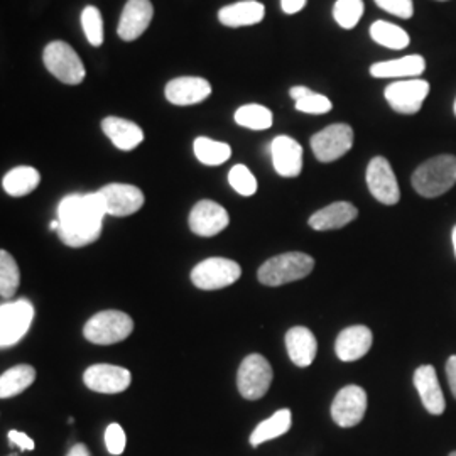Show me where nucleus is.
Here are the masks:
<instances>
[{
	"label": "nucleus",
	"instance_id": "1",
	"mask_svg": "<svg viewBox=\"0 0 456 456\" xmlns=\"http://www.w3.org/2000/svg\"><path fill=\"white\" fill-rule=\"evenodd\" d=\"M105 205L98 191L88 195H68L58 207V235L68 247L94 244L102 235Z\"/></svg>",
	"mask_w": 456,
	"mask_h": 456
},
{
	"label": "nucleus",
	"instance_id": "2",
	"mask_svg": "<svg viewBox=\"0 0 456 456\" xmlns=\"http://www.w3.org/2000/svg\"><path fill=\"white\" fill-rule=\"evenodd\" d=\"M411 183L424 198L444 195L456 184L455 156L443 154L428 159L414 171Z\"/></svg>",
	"mask_w": 456,
	"mask_h": 456
},
{
	"label": "nucleus",
	"instance_id": "3",
	"mask_svg": "<svg viewBox=\"0 0 456 456\" xmlns=\"http://www.w3.org/2000/svg\"><path fill=\"white\" fill-rule=\"evenodd\" d=\"M313 267H314V259L308 254L288 252L264 262L257 273V277L264 286L277 288V286L310 276Z\"/></svg>",
	"mask_w": 456,
	"mask_h": 456
},
{
	"label": "nucleus",
	"instance_id": "4",
	"mask_svg": "<svg viewBox=\"0 0 456 456\" xmlns=\"http://www.w3.org/2000/svg\"><path fill=\"white\" fill-rule=\"evenodd\" d=\"M134 330L131 316L124 311H100L83 328V335L95 345H114L124 342Z\"/></svg>",
	"mask_w": 456,
	"mask_h": 456
},
{
	"label": "nucleus",
	"instance_id": "5",
	"mask_svg": "<svg viewBox=\"0 0 456 456\" xmlns=\"http://www.w3.org/2000/svg\"><path fill=\"white\" fill-rule=\"evenodd\" d=\"M43 61L49 73L66 85H80L86 69L77 51L63 41H53L45 48Z\"/></svg>",
	"mask_w": 456,
	"mask_h": 456
},
{
	"label": "nucleus",
	"instance_id": "6",
	"mask_svg": "<svg viewBox=\"0 0 456 456\" xmlns=\"http://www.w3.org/2000/svg\"><path fill=\"white\" fill-rule=\"evenodd\" d=\"M242 276V267L224 257H210L200 262L191 273V281L198 289L216 291L232 286Z\"/></svg>",
	"mask_w": 456,
	"mask_h": 456
},
{
	"label": "nucleus",
	"instance_id": "7",
	"mask_svg": "<svg viewBox=\"0 0 456 456\" xmlns=\"http://www.w3.org/2000/svg\"><path fill=\"white\" fill-rule=\"evenodd\" d=\"M34 320V306L28 299L4 303L0 306V346L7 348L20 342Z\"/></svg>",
	"mask_w": 456,
	"mask_h": 456
},
{
	"label": "nucleus",
	"instance_id": "8",
	"mask_svg": "<svg viewBox=\"0 0 456 456\" xmlns=\"http://www.w3.org/2000/svg\"><path fill=\"white\" fill-rule=\"evenodd\" d=\"M273 384V367L259 354L245 357L237 374V386L242 397L257 401L264 397Z\"/></svg>",
	"mask_w": 456,
	"mask_h": 456
},
{
	"label": "nucleus",
	"instance_id": "9",
	"mask_svg": "<svg viewBox=\"0 0 456 456\" xmlns=\"http://www.w3.org/2000/svg\"><path fill=\"white\" fill-rule=\"evenodd\" d=\"M354 146V129L346 124H333L311 137V149L320 163H333Z\"/></svg>",
	"mask_w": 456,
	"mask_h": 456
},
{
	"label": "nucleus",
	"instance_id": "10",
	"mask_svg": "<svg viewBox=\"0 0 456 456\" xmlns=\"http://www.w3.org/2000/svg\"><path fill=\"white\" fill-rule=\"evenodd\" d=\"M429 90H431V85L426 80L411 78V80H401V82L387 85V88L384 90V97L394 112L414 115L421 110L424 100L429 95Z\"/></svg>",
	"mask_w": 456,
	"mask_h": 456
},
{
	"label": "nucleus",
	"instance_id": "11",
	"mask_svg": "<svg viewBox=\"0 0 456 456\" xmlns=\"http://www.w3.org/2000/svg\"><path fill=\"white\" fill-rule=\"evenodd\" d=\"M367 186L377 201L382 205H395L401 200V190L392 171V166L386 158H374L367 166Z\"/></svg>",
	"mask_w": 456,
	"mask_h": 456
},
{
	"label": "nucleus",
	"instance_id": "12",
	"mask_svg": "<svg viewBox=\"0 0 456 456\" xmlns=\"http://www.w3.org/2000/svg\"><path fill=\"white\" fill-rule=\"evenodd\" d=\"M103 200L105 212L112 216H129L144 207V193L134 184L112 183L98 190Z\"/></svg>",
	"mask_w": 456,
	"mask_h": 456
},
{
	"label": "nucleus",
	"instance_id": "13",
	"mask_svg": "<svg viewBox=\"0 0 456 456\" xmlns=\"http://www.w3.org/2000/svg\"><path fill=\"white\" fill-rule=\"evenodd\" d=\"M83 382L90 391L100 394H118L127 391L132 382V374L118 365L97 363L85 370Z\"/></svg>",
	"mask_w": 456,
	"mask_h": 456
},
{
	"label": "nucleus",
	"instance_id": "14",
	"mask_svg": "<svg viewBox=\"0 0 456 456\" xmlns=\"http://www.w3.org/2000/svg\"><path fill=\"white\" fill-rule=\"evenodd\" d=\"M367 411V392L360 386H346L337 394L331 404V418L340 428H354Z\"/></svg>",
	"mask_w": 456,
	"mask_h": 456
},
{
	"label": "nucleus",
	"instance_id": "15",
	"mask_svg": "<svg viewBox=\"0 0 456 456\" xmlns=\"http://www.w3.org/2000/svg\"><path fill=\"white\" fill-rule=\"evenodd\" d=\"M228 212L212 200L198 201L190 213L188 224L191 232L200 237H215L228 227Z\"/></svg>",
	"mask_w": 456,
	"mask_h": 456
},
{
	"label": "nucleus",
	"instance_id": "16",
	"mask_svg": "<svg viewBox=\"0 0 456 456\" xmlns=\"http://www.w3.org/2000/svg\"><path fill=\"white\" fill-rule=\"evenodd\" d=\"M166 100L178 107H188L205 102L212 95V85L200 77H180L166 85Z\"/></svg>",
	"mask_w": 456,
	"mask_h": 456
},
{
	"label": "nucleus",
	"instance_id": "17",
	"mask_svg": "<svg viewBox=\"0 0 456 456\" xmlns=\"http://www.w3.org/2000/svg\"><path fill=\"white\" fill-rule=\"evenodd\" d=\"M154 16L151 0H129L120 14L117 33L122 41H135L146 33Z\"/></svg>",
	"mask_w": 456,
	"mask_h": 456
},
{
	"label": "nucleus",
	"instance_id": "18",
	"mask_svg": "<svg viewBox=\"0 0 456 456\" xmlns=\"http://www.w3.org/2000/svg\"><path fill=\"white\" fill-rule=\"evenodd\" d=\"M271 156L277 175L282 178H296L301 175L303 147L293 137L277 135L271 144Z\"/></svg>",
	"mask_w": 456,
	"mask_h": 456
},
{
	"label": "nucleus",
	"instance_id": "19",
	"mask_svg": "<svg viewBox=\"0 0 456 456\" xmlns=\"http://www.w3.org/2000/svg\"><path fill=\"white\" fill-rule=\"evenodd\" d=\"M374 343L372 331L363 325L345 328L335 342L337 357L342 362H355L369 354Z\"/></svg>",
	"mask_w": 456,
	"mask_h": 456
},
{
	"label": "nucleus",
	"instance_id": "20",
	"mask_svg": "<svg viewBox=\"0 0 456 456\" xmlns=\"http://www.w3.org/2000/svg\"><path fill=\"white\" fill-rule=\"evenodd\" d=\"M414 386L419 392L426 411L433 416H440L444 412L446 403L440 387V380L433 365H421L414 372Z\"/></svg>",
	"mask_w": 456,
	"mask_h": 456
},
{
	"label": "nucleus",
	"instance_id": "21",
	"mask_svg": "<svg viewBox=\"0 0 456 456\" xmlns=\"http://www.w3.org/2000/svg\"><path fill=\"white\" fill-rule=\"evenodd\" d=\"M102 129L120 151H132L144 142V131L127 118L107 117L102 120Z\"/></svg>",
	"mask_w": 456,
	"mask_h": 456
},
{
	"label": "nucleus",
	"instance_id": "22",
	"mask_svg": "<svg viewBox=\"0 0 456 456\" xmlns=\"http://www.w3.org/2000/svg\"><path fill=\"white\" fill-rule=\"evenodd\" d=\"M265 17V7L257 0H242L218 11V20L227 28L256 26Z\"/></svg>",
	"mask_w": 456,
	"mask_h": 456
},
{
	"label": "nucleus",
	"instance_id": "23",
	"mask_svg": "<svg viewBox=\"0 0 456 456\" xmlns=\"http://www.w3.org/2000/svg\"><path fill=\"white\" fill-rule=\"evenodd\" d=\"M359 216V210L348 203V201H337L331 203L325 208L313 213L310 216V227L318 232H326V230H337L343 228L348 224H352Z\"/></svg>",
	"mask_w": 456,
	"mask_h": 456
},
{
	"label": "nucleus",
	"instance_id": "24",
	"mask_svg": "<svg viewBox=\"0 0 456 456\" xmlns=\"http://www.w3.org/2000/svg\"><path fill=\"white\" fill-rule=\"evenodd\" d=\"M286 348L297 367H310L316 359L318 342L306 326H294L286 333Z\"/></svg>",
	"mask_w": 456,
	"mask_h": 456
},
{
	"label": "nucleus",
	"instance_id": "25",
	"mask_svg": "<svg viewBox=\"0 0 456 456\" xmlns=\"http://www.w3.org/2000/svg\"><path fill=\"white\" fill-rule=\"evenodd\" d=\"M426 69V60L419 54H409L399 60L380 61L370 66L374 78H418Z\"/></svg>",
	"mask_w": 456,
	"mask_h": 456
},
{
	"label": "nucleus",
	"instance_id": "26",
	"mask_svg": "<svg viewBox=\"0 0 456 456\" xmlns=\"http://www.w3.org/2000/svg\"><path fill=\"white\" fill-rule=\"evenodd\" d=\"M39 181H41V175L37 169H34L31 166H19L11 169L4 176L2 186L7 195L20 198V196L33 193L34 190L39 186Z\"/></svg>",
	"mask_w": 456,
	"mask_h": 456
},
{
	"label": "nucleus",
	"instance_id": "27",
	"mask_svg": "<svg viewBox=\"0 0 456 456\" xmlns=\"http://www.w3.org/2000/svg\"><path fill=\"white\" fill-rule=\"evenodd\" d=\"M293 414L289 409H281L274 412L269 419L262 421L250 435V444L259 446L265 441L276 440L291 429Z\"/></svg>",
	"mask_w": 456,
	"mask_h": 456
},
{
	"label": "nucleus",
	"instance_id": "28",
	"mask_svg": "<svg viewBox=\"0 0 456 456\" xmlns=\"http://www.w3.org/2000/svg\"><path fill=\"white\" fill-rule=\"evenodd\" d=\"M36 380V370L31 365H16L0 377V397L9 399L29 389Z\"/></svg>",
	"mask_w": 456,
	"mask_h": 456
},
{
	"label": "nucleus",
	"instance_id": "29",
	"mask_svg": "<svg viewBox=\"0 0 456 456\" xmlns=\"http://www.w3.org/2000/svg\"><path fill=\"white\" fill-rule=\"evenodd\" d=\"M370 37L377 45L394 51L406 49L411 43L409 34L401 26H395L387 20H375L370 26Z\"/></svg>",
	"mask_w": 456,
	"mask_h": 456
},
{
	"label": "nucleus",
	"instance_id": "30",
	"mask_svg": "<svg viewBox=\"0 0 456 456\" xmlns=\"http://www.w3.org/2000/svg\"><path fill=\"white\" fill-rule=\"evenodd\" d=\"M235 122L250 131H267L273 127L274 115L264 105L247 103L235 112Z\"/></svg>",
	"mask_w": 456,
	"mask_h": 456
},
{
	"label": "nucleus",
	"instance_id": "31",
	"mask_svg": "<svg viewBox=\"0 0 456 456\" xmlns=\"http://www.w3.org/2000/svg\"><path fill=\"white\" fill-rule=\"evenodd\" d=\"M193 149L198 161L205 166H220L227 163L232 156V147L227 142H218L210 137H198Z\"/></svg>",
	"mask_w": 456,
	"mask_h": 456
},
{
	"label": "nucleus",
	"instance_id": "32",
	"mask_svg": "<svg viewBox=\"0 0 456 456\" xmlns=\"http://www.w3.org/2000/svg\"><path fill=\"white\" fill-rule=\"evenodd\" d=\"M20 282V273L14 257L7 252H0V296L4 299H11L17 293Z\"/></svg>",
	"mask_w": 456,
	"mask_h": 456
},
{
	"label": "nucleus",
	"instance_id": "33",
	"mask_svg": "<svg viewBox=\"0 0 456 456\" xmlns=\"http://www.w3.org/2000/svg\"><path fill=\"white\" fill-rule=\"evenodd\" d=\"M363 0H337L333 5V17L342 29H354L363 16Z\"/></svg>",
	"mask_w": 456,
	"mask_h": 456
},
{
	"label": "nucleus",
	"instance_id": "34",
	"mask_svg": "<svg viewBox=\"0 0 456 456\" xmlns=\"http://www.w3.org/2000/svg\"><path fill=\"white\" fill-rule=\"evenodd\" d=\"M82 28L85 37L92 46L98 48L103 45V19L95 5H88L83 9Z\"/></svg>",
	"mask_w": 456,
	"mask_h": 456
},
{
	"label": "nucleus",
	"instance_id": "35",
	"mask_svg": "<svg viewBox=\"0 0 456 456\" xmlns=\"http://www.w3.org/2000/svg\"><path fill=\"white\" fill-rule=\"evenodd\" d=\"M228 183L239 195L252 196L257 191V180L244 164H237L230 169Z\"/></svg>",
	"mask_w": 456,
	"mask_h": 456
},
{
	"label": "nucleus",
	"instance_id": "36",
	"mask_svg": "<svg viewBox=\"0 0 456 456\" xmlns=\"http://www.w3.org/2000/svg\"><path fill=\"white\" fill-rule=\"evenodd\" d=\"M333 109L330 98L322 94H311L308 97L301 98L296 102V110L303 114L322 115L328 114Z\"/></svg>",
	"mask_w": 456,
	"mask_h": 456
},
{
	"label": "nucleus",
	"instance_id": "37",
	"mask_svg": "<svg viewBox=\"0 0 456 456\" xmlns=\"http://www.w3.org/2000/svg\"><path fill=\"white\" fill-rule=\"evenodd\" d=\"M105 446L110 455H122L126 450V433L120 424L112 423L105 429Z\"/></svg>",
	"mask_w": 456,
	"mask_h": 456
},
{
	"label": "nucleus",
	"instance_id": "38",
	"mask_svg": "<svg viewBox=\"0 0 456 456\" xmlns=\"http://www.w3.org/2000/svg\"><path fill=\"white\" fill-rule=\"evenodd\" d=\"M375 4L389 12L392 16L401 17V19H411L414 16V4L412 0H374Z\"/></svg>",
	"mask_w": 456,
	"mask_h": 456
},
{
	"label": "nucleus",
	"instance_id": "39",
	"mask_svg": "<svg viewBox=\"0 0 456 456\" xmlns=\"http://www.w3.org/2000/svg\"><path fill=\"white\" fill-rule=\"evenodd\" d=\"M9 441L12 443V444H16V446H19L20 450H26V452H31V450H34V441L28 436V435H24V433H20V431H9Z\"/></svg>",
	"mask_w": 456,
	"mask_h": 456
},
{
	"label": "nucleus",
	"instance_id": "40",
	"mask_svg": "<svg viewBox=\"0 0 456 456\" xmlns=\"http://www.w3.org/2000/svg\"><path fill=\"white\" fill-rule=\"evenodd\" d=\"M306 4H308V0H281V9L284 14L293 16V14L301 12L306 7Z\"/></svg>",
	"mask_w": 456,
	"mask_h": 456
},
{
	"label": "nucleus",
	"instance_id": "41",
	"mask_svg": "<svg viewBox=\"0 0 456 456\" xmlns=\"http://www.w3.org/2000/svg\"><path fill=\"white\" fill-rule=\"evenodd\" d=\"M446 377H448L450 389L453 392L456 399V355L450 357L448 362H446Z\"/></svg>",
	"mask_w": 456,
	"mask_h": 456
},
{
	"label": "nucleus",
	"instance_id": "42",
	"mask_svg": "<svg viewBox=\"0 0 456 456\" xmlns=\"http://www.w3.org/2000/svg\"><path fill=\"white\" fill-rule=\"evenodd\" d=\"M311 94H313L311 88H308V86H301V85L293 86V88L289 90V95H291L294 102H297V100H301V98L308 97Z\"/></svg>",
	"mask_w": 456,
	"mask_h": 456
},
{
	"label": "nucleus",
	"instance_id": "43",
	"mask_svg": "<svg viewBox=\"0 0 456 456\" xmlns=\"http://www.w3.org/2000/svg\"><path fill=\"white\" fill-rule=\"evenodd\" d=\"M66 456H92L90 455V452H88V448L83 444V443H78V444H75V446H71V450L68 452V455Z\"/></svg>",
	"mask_w": 456,
	"mask_h": 456
},
{
	"label": "nucleus",
	"instance_id": "44",
	"mask_svg": "<svg viewBox=\"0 0 456 456\" xmlns=\"http://www.w3.org/2000/svg\"><path fill=\"white\" fill-rule=\"evenodd\" d=\"M452 239H453V247H455V256H456V227L453 228V235H452Z\"/></svg>",
	"mask_w": 456,
	"mask_h": 456
},
{
	"label": "nucleus",
	"instance_id": "45",
	"mask_svg": "<svg viewBox=\"0 0 456 456\" xmlns=\"http://www.w3.org/2000/svg\"><path fill=\"white\" fill-rule=\"evenodd\" d=\"M453 110H455V115H456V100H455V105H453Z\"/></svg>",
	"mask_w": 456,
	"mask_h": 456
},
{
	"label": "nucleus",
	"instance_id": "46",
	"mask_svg": "<svg viewBox=\"0 0 456 456\" xmlns=\"http://www.w3.org/2000/svg\"><path fill=\"white\" fill-rule=\"evenodd\" d=\"M450 456H456V452H453V453H452Z\"/></svg>",
	"mask_w": 456,
	"mask_h": 456
},
{
	"label": "nucleus",
	"instance_id": "47",
	"mask_svg": "<svg viewBox=\"0 0 456 456\" xmlns=\"http://www.w3.org/2000/svg\"><path fill=\"white\" fill-rule=\"evenodd\" d=\"M440 2H446V0H440Z\"/></svg>",
	"mask_w": 456,
	"mask_h": 456
}]
</instances>
